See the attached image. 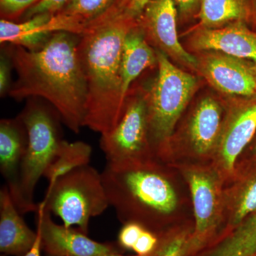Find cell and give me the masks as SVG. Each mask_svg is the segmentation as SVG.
I'll return each mask as SVG.
<instances>
[{"label": "cell", "instance_id": "1", "mask_svg": "<svg viewBox=\"0 0 256 256\" xmlns=\"http://www.w3.org/2000/svg\"><path fill=\"white\" fill-rule=\"evenodd\" d=\"M78 35L58 32L36 52L3 44L10 54L18 79L8 96L16 101L38 98L60 114L72 132L84 127L86 114L87 86L77 55Z\"/></svg>", "mask_w": 256, "mask_h": 256}, {"label": "cell", "instance_id": "2", "mask_svg": "<svg viewBox=\"0 0 256 256\" xmlns=\"http://www.w3.org/2000/svg\"><path fill=\"white\" fill-rule=\"evenodd\" d=\"M137 24L118 0L78 34L77 55L88 92L84 127L100 134L112 130L124 114L122 48L124 38Z\"/></svg>", "mask_w": 256, "mask_h": 256}, {"label": "cell", "instance_id": "3", "mask_svg": "<svg viewBox=\"0 0 256 256\" xmlns=\"http://www.w3.org/2000/svg\"><path fill=\"white\" fill-rule=\"evenodd\" d=\"M28 133L26 156L20 170L16 208L21 214L36 212L34 201L37 183L56 158L62 144L60 114L41 98H30L20 114Z\"/></svg>", "mask_w": 256, "mask_h": 256}, {"label": "cell", "instance_id": "4", "mask_svg": "<svg viewBox=\"0 0 256 256\" xmlns=\"http://www.w3.org/2000/svg\"><path fill=\"white\" fill-rule=\"evenodd\" d=\"M42 202L66 227L77 226L85 234L90 218L102 214L110 206L101 173L89 164L72 170L48 184Z\"/></svg>", "mask_w": 256, "mask_h": 256}, {"label": "cell", "instance_id": "5", "mask_svg": "<svg viewBox=\"0 0 256 256\" xmlns=\"http://www.w3.org/2000/svg\"><path fill=\"white\" fill-rule=\"evenodd\" d=\"M158 74L148 92L149 138L160 144L171 136L178 118L196 92V78L178 68L156 50Z\"/></svg>", "mask_w": 256, "mask_h": 256}, {"label": "cell", "instance_id": "6", "mask_svg": "<svg viewBox=\"0 0 256 256\" xmlns=\"http://www.w3.org/2000/svg\"><path fill=\"white\" fill-rule=\"evenodd\" d=\"M149 138L148 94L131 98L126 96L120 120L112 130L101 134L100 146L106 165L124 169L146 164Z\"/></svg>", "mask_w": 256, "mask_h": 256}, {"label": "cell", "instance_id": "7", "mask_svg": "<svg viewBox=\"0 0 256 256\" xmlns=\"http://www.w3.org/2000/svg\"><path fill=\"white\" fill-rule=\"evenodd\" d=\"M86 26L60 13L54 15L43 13L20 23L2 18L0 42L2 45H15L30 52H36L45 46L56 32H66L78 35Z\"/></svg>", "mask_w": 256, "mask_h": 256}, {"label": "cell", "instance_id": "8", "mask_svg": "<svg viewBox=\"0 0 256 256\" xmlns=\"http://www.w3.org/2000/svg\"><path fill=\"white\" fill-rule=\"evenodd\" d=\"M141 14L140 25L146 40L178 63L190 68L198 69V60L178 42L174 0H150Z\"/></svg>", "mask_w": 256, "mask_h": 256}, {"label": "cell", "instance_id": "9", "mask_svg": "<svg viewBox=\"0 0 256 256\" xmlns=\"http://www.w3.org/2000/svg\"><path fill=\"white\" fill-rule=\"evenodd\" d=\"M37 230L42 238V248L54 256H105L114 252L112 247L88 238L82 230L58 225L43 202L36 210Z\"/></svg>", "mask_w": 256, "mask_h": 256}, {"label": "cell", "instance_id": "10", "mask_svg": "<svg viewBox=\"0 0 256 256\" xmlns=\"http://www.w3.org/2000/svg\"><path fill=\"white\" fill-rule=\"evenodd\" d=\"M197 70L224 94L256 96V67L244 60L212 52L198 60Z\"/></svg>", "mask_w": 256, "mask_h": 256}, {"label": "cell", "instance_id": "11", "mask_svg": "<svg viewBox=\"0 0 256 256\" xmlns=\"http://www.w3.org/2000/svg\"><path fill=\"white\" fill-rule=\"evenodd\" d=\"M191 44L195 50L222 52L256 64V33L242 22L224 28H200L192 36Z\"/></svg>", "mask_w": 256, "mask_h": 256}, {"label": "cell", "instance_id": "12", "mask_svg": "<svg viewBox=\"0 0 256 256\" xmlns=\"http://www.w3.org/2000/svg\"><path fill=\"white\" fill-rule=\"evenodd\" d=\"M28 133L22 120L0 121V172L14 204L18 196L20 170L26 156ZM16 206V205H15Z\"/></svg>", "mask_w": 256, "mask_h": 256}, {"label": "cell", "instance_id": "13", "mask_svg": "<svg viewBox=\"0 0 256 256\" xmlns=\"http://www.w3.org/2000/svg\"><path fill=\"white\" fill-rule=\"evenodd\" d=\"M256 132V100L239 106L222 128L218 152L222 168L232 172L239 156Z\"/></svg>", "mask_w": 256, "mask_h": 256}, {"label": "cell", "instance_id": "14", "mask_svg": "<svg viewBox=\"0 0 256 256\" xmlns=\"http://www.w3.org/2000/svg\"><path fill=\"white\" fill-rule=\"evenodd\" d=\"M191 190L195 216V232L192 245L196 248L208 238L216 222L218 191L214 178L204 171L192 170L186 174Z\"/></svg>", "mask_w": 256, "mask_h": 256}, {"label": "cell", "instance_id": "15", "mask_svg": "<svg viewBox=\"0 0 256 256\" xmlns=\"http://www.w3.org/2000/svg\"><path fill=\"white\" fill-rule=\"evenodd\" d=\"M4 185L0 190V252L5 255L24 256L36 240Z\"/></svg>", "mask_w": 256, "mask_h": 256}, {"label": "cell", "instance_id": "16", "mask_svg": "<svg viewBox=\"0 0 256 256\" xmlns=\"http://www.w3.org/2000/svg\"><path fill=\"white\" fill-rule=\"evenodd\" d=\"M158 64L156 50L146 40V33L140 24L129 32L124 38L121 62L122 101L124 106L132 82L146 68Z\"/></svg>", "mask_w": 256, "mask_h": 256}, {"label": "cell", "instance_id": "17", "mask_svg": "<svg viewBox=\"0 0 256 256\" xmlns=\"http://www.w3.org/2000/svg\"><path fill=\"white\" fill-rule=\"evenodd\" d=\"M222 116L220 104L212 98H205L197 106L190 126V140L197 154H208L220 140Z\"/></svg>", "mask_w": 256, "mask_h": 256}, {"label": "cell", "instance_id": "18", "mask_svg": "<svg viewBox=\"0 0 256 256\" xmlns=\"http://www.w3.org/2000/svg\"><path fill=\"white\" fill-rule=\"evenodd\" d=\"M249 13L245 0H201L198 18L201 28H218L244 21Z\"/></svg>", "mask_w": 256, "mask_h": 256}, {"label": "cell", "instance_id": "19", "mask_svg": "<svg viewBox=\"0 0 256 256\" xmlns=\"http://www.w3.org/2000/svg\"><path fill=\"white\" fill-rule=\"evenodd\" d=\"M207 256H256V210Z\"/></svg>", "mask_w": 256, "mask_h": 256}, {"label": "cell", "instance_id": "20", "mask_svg": "<svg viewBox=\"0 0 256 256\" xmlns=\"http://www.w3.org/2000/svg\"><path fill=\"white\" fill-rule=\"evenodd\" d=\"M92 154V148L88 143L64 140L56 158L47 169L44 178H46L50 184L72 170L89 164Z\"/></svg>", "mask_w": 256, "mask_h": 256}, {"label": "cell", "instance_id": "21", "mask_svg": "<svg viewBox=\"0 0 256 256\" xmlns=\"http://www.w3.org/2000/svg\"><path fill=\"white\" fill-rule=\"evenodd\" d=\"M114 1L116 0H70L58 13L87 24L110 9L116 3Z\"/></svg>", "mask_w": 256, "mask_h": 256}, {"label": "cell", "instance_id": "22", "mask_svg": "<svg viewBox=\"0 0 256 256\" xmlns=\"http://www.w3.org/2000/svg\"><path fill=\"white\" fill-rule=\"evenodd\" d=\"M256 210V170L246 180L236 201L232 224L238 226Z\"/></svg>", "mask_w": 256, "mask_h": 256}, {"label": "cell", "instance_id": "23", "mask_svg": "<svg viewBox=\"0 0 256 256\" xmlns=\"http://www.w3.org/2000/svg\"><path fill=\"white\" fill-rule=\"evenodd\" d=\"M40 0H0L1 14L4 20H14L26 12Z\"/></svg>", "mask_w": 256, "mask_h": 256}, {"label": "cell", "instance_id": "24", "mask_svg": "<svg viewBox=\"0 0 256 256\" xmlns=\"http://www.w3.org/2000/svg\"><path fill=\"white\" fill-rule=\"evenodd\" d=\"M12 60L8 50L3 46L0 57V96L2 98L8 95L12 86Z\"/></svg>", "mask_w": 256, "mask_h": 256}, {"label": "cell", "instance_id": "25", "mask_svg": "<svg viewBox=\"0 0 256 256\" xmlns=\"http://www.w3.org/2000/svg\"><path fill=\"white\" fill-rule=\"evenodd\" d=\"M146 227L137 222L124 224L118 235L120 245L126 249L132 250Z\"/></svg>", "mask_w": 256, "mask_h": 256}, {"label": "cell", "instance_id": "26", "mask_svg": "<svg viewBox=\"0 0 256 256\" xmlns=\"http://www.w3.org/2000/svg\"><path fill=\"white\" fill-rule=\"evenodd\" d=\"M70 0H40L25 12V18L28 20L35 15L48 13L54 15L63 9Z\"/></svg>", "mask_w": 256, "mask_h": 256}, {"label": "cell", "instance_id": "27", "mask_svg": "<svg viewBox=\"0 0 256 256\" xmlns=\"http://www.w3.org/2000/svg\"><path fill=\"white\" fill-rule=\"evenodd\" d=\"M158 238L156 236L146 228L133 247L132 250L136 252L138 256L150 255L152 252H154L158 245Z\"/></svg>", "mask_w": 256, "mask_h": 256}, {"label": "cell", "instance_id": "28", "mask_svg": "<svg viewBox=\"0 0 256 256\" xmlns=\"http://www.w3.org/2000/svg\"><path fill=\"white\" fill-rule=\"evenodd\" d=\"M185 246L184 237L178 236L166 242L162 247L160 248L158 252L152 256H182Z\"/></svg>", "mask_w": 256, "mask_h": 256}, {"label": "cell", "instance_id": "29", "mask_svg": "<svg viewBox=\"0 0 256 256\" xmlns=\"http://www.w3.org/2000/svg\"><path fill=\"white\" fill-rule=\"evenodd\" d=\"M180 14L184 18L191 16L200 9L201 0H174Z\"/></svg>", "mask_w": 256, "mask_h": 256}, {"label": "cell", "instance_id": "30", "mask_svg": "<svg viewBox=\"0 0 256 256\" xmlns=\"http://www.w3.org/2000/svg\"><path fill=\"white\" fill-rule=\"evenodd\" d=\"M150 1V0H131L126 8V12L132 18H136L142 14L143 10Z\"/></svg>", "mask_w": 256, "mask_h": 256}, {"label": "cell", "instance_id": "31", "mask_svg": "<svg viewBox=\"0 0 256 256\" xmlns=\"http://www.w3.org/2000/svg\"><path fill=\"white\" fill-rule=\"evenodd\" d=\"M37 237L33 246L24 256H41L42 238L40 232L37 230Z\"/></svg>", "mask_w": 256, "mask_h": 256}, {"label": "cell", "instance_id": "32", "mask_svg": "<svg viewBox=\"0 0 256 256\" xmlns=\"http://www.w3.org/2000/svg\"><path fill=\"white\" fill-rule=\"evenodd\" d=\"M250 3H252V13L256 18V0H250Z\"/></svg>", "mask_w": 256, "mask_h": 256}, {"label": "cell", "instance_id": "33", "mask_svg": "<svg viewBox=\"0 0 256 256\" xmlns=\"http://www.w3.org/2000/svg\"><path fill=\"white\" fill-rule=\"evenodd\" d=\"M120 2L121 5L122 6H124V8H126V6H128V4H129L131 0H119Z\"/></svg>", "mask_w": 256, "mask_h": 256}, {"label": "cell", "instance_id": "34", "mask_svg": "<svg viewBox=\"0 0 256 256\" xmlns=\"http://www.w3.org/2000/svg\"><path fill=\"white\" fill-rule=\"evenodd\" d=\"M105 256H124L119 255V254H116V252H111V254H108V255Z\"/></svg>", "mask_w": 256, "mask_h": 256}, {"label": "cell", "instance_id": "35", "mask_svg": "<svg viewBox=\"0 0 256 256\" xmlns=\"http://www.w3.org/2000/svg\"><path fill=\"white\" fill-rule=\"evenodd\" d=\"M252 154H254V156H256V144L255 146H254V151H252Z\"/></svg>", "mask_w": 256, "mask_h": 256}, {"label": "cell", "instance_id": "36", "mask_svg": "<svg viewBox=\"0 0 256 256\" xmlns=\"http://www.w3.org/2000/svg\"><path fill=\"white\" fill-rule=\"evenodd\" d=\"M48 256H50V255H48Z\"/></svg>", "mask_w": 256, "mask_h": 256}]
</instances>
